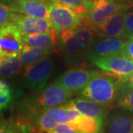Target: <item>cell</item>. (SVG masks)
Listing matches in <instances>:
<instances>
[{"instance_id": "1", "label": "cell", "mask_w": 133, "mask_h": 133, "mask_svg": "<svg viewBox=\"0 0 133 133\" xmlns=\"http://www.w3.org/2000/svg\"><path fill=\"white\" fill-rule=\"evenodd\" d=\"M74 94L54 82L41 91L36 92V94L22 100L18 107L17 118L30 122V117L36 112L63 104L70 99Z\"/></svg>"}, {"instance_id": "2", "label": "cell", "mask_w": 133, "mask_h": 133, "mask_svg": "<svg viewBox=\"0 0 133 133\" xmlns=\"http://www.w3.org/2000/svg\"><path fill=\"white\" fill-rule=\"evenodd\" d=\"M121 84V79L116 76L98 72L78 92V95L105 106H110L117 100Z\"/></svg>"}, {"instance_id": "3", "label": "cell", "mask_w": 133, "mask_h": 133, "mask_svg": "<svg viewBox=\"0 0 133 133\" xmlns=\"http://www.w3.org/2000/svg\"><path fill=\"white\" fill-rule=\"evenodd\" d=\"M81 115L80 112L67 101L59 106L41 109L30 118L33 132H49L58 124L71 122Z\"/></svg>"}, {"instance_id": "4", "label": "cell", "mask_w": 133, "mask_h": 133, "mask_svg": "<svg viewBox=\"0 0 133 133\" xmlns=\"http://www.w3.org/2000/svg\"><path fill=\"white\" fill-rule=\"evenodd\" d=\"M56 70V63L50 56L31 65L24 67L22 76V84L34 92H39L47 87Z\"/></svg>"}, {"instance_id": "5", "label": "cell", "mask_w": 133, "mask_h": 133, "mask_svg": "<svg viewBox=\"0 0 133 133\" xmlns=\"http://www.w3.org/2000/svg\"><path fill=\"white\" fill-rule=\"evenodd\" d=\"M123 9L129 8L118 0H92L90 8L81 17L84 24L93 29Z\"/></svg>"}, {"instance_id": "6", "label": "cell", "mask_w": 133, "mask_h": 133, "mask_svg": "<svg viewBox=\"0 0 133 133\" xmlns=\"http://www.w3.org/2000/svg\"><path fill=\"white\" fill-rule=\"evenodd\" d=\"M56 44L69 65H80L85 62V51L76 38L72 29L65 30L56 36Z\"/></svg>"}, {"instance_id": "7", "label": "cell", "mask_w": 133, "mask_h": 133, "mask_svg": "<svg viewBox=\"0 0 133 133\" xmlns=\"http://www.w3.org/2000/svg\"><path fill=\"white\" fill-rule=\"evenodd\" d=\"M49 19L56 35L65 30L73 29L83 22L81 16L76 14L65 4L57 0L52 2Z\"/></svg>"}, {"instance_id": "8", "label": "cell", "mask_w": 133, "mask_h": 133, "mask_svg": "<svg viewBox=\"0 0 133 133\" xmlns=\"http://www.w3.org/2000/svg\"><path fill=\"white\" fill-rule=\"evenodd\" d=\"M108 74L122 79L133 72V61L121 52L98 59L92 63Z\"/></svg>"}, {"instance_id": "9", "label": "cell", "mask_w": 133, "mask_h": 133, "mask_svg": "<svg viewBox=\"0 0 133 133\" xmlns=\"http://www.w3.org/2000/svg\"><path fill=\"white\" fill-rule=\"evenodd\" d=\"M22 35L11 22L0 25V57L19 56Z\"/></svg>"}, {"instance_id": "10", "label": "cell", "mask_w": 133, "mask_h": 133, "mask_svg": "<svg viewBox=\"0 0 133 133\" xmlns=\"http://www.w3.org/2000/svg\"><path fill=\"white\" fill-rule=\"evenodd\" d=\"M125 42L122 38H100L86 51L85 60L92 64L100 58L121 53Z\"/></svg>"}, {"instance_id": "11", "label": "cell", "mask_w": 133, "mask_h": 133, "mask_svg": "<svg viewBox=\"0 0 133 133\" xmlns=\"http://www.w3.org/2000/svg\"><path fill=\"white\" fill-rule=\"evenodd\" d=\"M98 72L84 67H74L64 72L55 81L67 90L76 93L83 89Z\"/></svg>"}, {"instance_id": "12", "label": "cell", "mask_w": 133, "mask_h": 133, "mask_svg": "<svg viewBox=\"0 0 133 133\" xmlns=\"http://www.w3.org/2000/svg\"><path fill=\"white\" fill-rule=\"evenodd\" d=\"M10 22L16 25L22 35L46 33L53 30L49 18H38L15 13Z\"/></svg>"}, {"instance_id": "13", "label": "cell", "mask_w": 133, "mask_h": 133, "mask_svg": "<svg viewBox=\"0 0 133 133\" xmlns=\"http://www.w3.org/2000/svg\"><path fill=\"white\" fill-rule=\"evenodd\" d=\"M103 130L106 132L133 133V114L120 107L111 111L105 118Z\"/></svg>"}, {"instance_id": "14", "label": "cell", "mask_w": 133, "mask_h": 133, "mask_svg": "<svg viewBox=\"0 0 133 133\" xmlns=\"http://www.w3.org/2000/svg\"><path fill=\"white\" fill-rule=\"evenodd\" d=\"M53 0H13L11 5L16 13L38 18H49Z\"/></svg>"}, {"instance_id": "15", "label": "cell", "mask_w": 133, "mask_h": 133, "mask_svg": "<svg viewBox=\"0 0 133 133\" xmlns=\"http://www.w3.org/2000/svg\"><path fill=\"white\" fill-rule=\"evenodd\" d=\"M129 9H123L110 17L106 22L93 28L96 36L103 38H122L125 16Z\"/></svg>"}, {"instance_id": "16", "label": "cell", "mask_w": 133, "mask_h": 133, "mask_svg": "<svg viewBox=\"0 0 133 133\" xmlns=\"http://www.w3.org/2000/svg\"><path fill=\"white\" fill-rule=\"evenodd\" d=\"M68 101L78 109L81 114L95 119L104 125L105 118L108 115L107 106L81 96L74 99L70 98Z\"/></svg>"}, {"instance_id": "17", "label": "cell", "mask_w": 133, "mask_h": 133, "mask_svg": "<svg viewBox=\"0 0 133 133\" xmlns=\"http://www.w3.org/2000/svg\"><path fill=\"white\" fill-rule=\"evenodd\" d=\"M56 36L57 35L54 30L46 33L22 35V42L33 47L48 49L54 52L56 48Z\"/></svg>"}, {"instance_id": "18", "label": "cell", "mask_w": 133, "mask_h": 133, "mask_svg": "<svg viewBox=\"0 0 133 133\" xmlns=\"http://www.w3.org/2000/svg\"><path fill=\"white\" fill-rule=\"evenodd\" d=\"M52 52L53 51L50 50L36 48L23 43L19 52V58L22 66L25 67L42 60L44 58L48 57Z\"/></svg>"}, {"instance_id": "19", "label": "cell", "mask_w": 133, "mask_h": 133, "mask_svg": "<svg viewBox=\"0 0 133 133\" xmlns=\"http://www.w3.org/2000/svg\"><path fill=\"white\" fill-rule=\"evenodd\" d=\"M70 124L74 132L76 133H94L103 132L104 125L101 124L95 119L81 114L76 119L71 122Z\"/></svg>"}, {"instance_id": "20", "label": "cell", "mask_w": 133, "mask_h": 133, "mask_svg": "<svg viewBox=\"0 0 133 133\" xmlns=\"http://www.w3.org/2000/svg\"><path fill=\"white\" fill-rule=\"evenodd\" d=\"M22 67L19 56L0 57V78H8L17 76Z\"/></svg>"}, {"instance_id": "21", "label": "cell", "mask_w": 133, "mask_h": 133, "mask_svg": "<svg viewBox=\"0 0 133 133\" xmlns=\"http://www.w3.org/2000/svg\"><path fill=\"white\" fill-rule=\"evenodd\" d=\"M76 38L86 51L95 42L96 34L94 30L85 24H80L72 29Z\"/></svg>"}, {"instance_id": "22", "label": "cell", "mask_w": 133, "mask_h": 133, "mask_svg": "<svg viewBox=\"0 0 133 133\" xmlns=\"http://www.w3.org/2000/svg\"><path fill=\"white\" fill-rule=\"evenodd\" d=\"M118 107L128 110L133 114V87L126 82H121L117 97Z\"/></svg>"}, {"instance_id": "23", "label": "cell", "mask_w": 133, "mask_h": 133, "mask_svg": "<svg viewBox=\"0 0 133 133\" xmlns=\"http://www.w3.org/2000/svg\"><path fill=\"white\" fill-rule=\"evenodd\" d=\"M14 100L13 90L8 81L0 78V118L9 108Z\"/></svg>"}, {"instance_id": "24", "label": "cell", "mask_w": 133, "mask_h": 133, "mask_svg": "<svg viewBox=\"0 0 133 133\" xmlns=\"http://www.w3.org/2000/svg\"><path fill=\"white\" fill-rule=\"evenodd\" d=\"M15 13L16 12L11 3L7 4L0 1V25L10 22Z\"/></svg>"}, {"instance_id": "25", "label": "cell", "mask_w": 133, "mask_h": 133, "mask_svg": "<svg viewBox=\"0 0 133 133\" xmlns=\"http://www.w3.org/2000/svg\"><path fill=\"white\" fill-rule=\"evenodd\" d=\"M123 38H133V10H128L126 13Z\"/></svg>"}, {"instance_id": "26", "label": "cell", "mask_w": 133, "mask_h": 133, "mask_svg": "<svg viewBox=\"0 0 133 133\" xmlns=\"http://www.w3.org/2000/svg\"><path fill=\"white\" fill-rule=\"evenodd\" d=\"M0 132H19V129L15 121H0Z\"/></svg>"}, {"instance_id": "27", "label": "cell", "mask_w": 133, "mask_h": 133, "mask_svg": "<svg viewBox=\"0 0 133 133\" xmlns=\"http://www.w3.org/2000/svg\"><path fill=\"white\" fill-rule=\"evenodd\" d=\"M121 53L133 61V38H129L125 42Z\"/></svg>"}, {"instance_id": "28", "label": "cell", "mask_w": 133, "mask_h": 133, "mask_svg": "<svg viewBox=\"0 0 133 133\" xmlns=\"http://www.w3.org/2000/svg\"><path fill=\"white\" fill-rule=\"evenodd\" d=\"M58 2H62L65 5H79L85 4L88 1L90 0H57Z\"/></svg>"}, {"instance_id": "29", "label": "cell", "mask_w": 133, "mask_h": 133, "mask_svg": "<svg viewBox=\"0 0 133 133\" xmlns=\"http://www.w3.org/2000/svg\"><path fill=\"white\" fill-rule=\"evenodd\" d=\"M121 82H126V83H127V84L133 87V72L132 74L129 75L128 76L121 79Z\"/></svg>"}, {"instance_id": "30", "label": "cell", "mask_w": 133, "mask_h": 133, "mask_svg": "<svg viewBox=\"0 0 133 133\" xmlns=\"http://www.w3.org/2000/svg\"><path fill=\"white\" fill-rule=\"evenodd\" d=\"M120 2L126 5L128 8H133V0H118Z\"/></svg>"}]
</instances>
